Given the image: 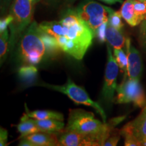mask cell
<instances>
[{
    "mask_svg": "<svg viewBox=\"0 0 146 146\" xmlns=\"http://www.w3.org/2000/svg\"><path fill=\"white\" fill-rule=\"evenodd\" d=\"M118 94L116 103L127 104L133 102L139 108L146 106V96L138 78L124 77V80L120 85L116 87Z\"/></svg>",
    "mask_w": 146,
    "mask_h": 146,
    "instance_id": "52a82bcc",
    "label": "cell"
},
{
    "mask_svg": "<svg viewBox=\"0 0 146 146\" xmlns=\"http://www.w3.org/2000/svg\"><path fill=\"white\" fill-rule=\"evenodd\" d=\"M33 0H14L10 10L13 21L10 24L11 49L15 44L18 36L30 25L33 14Z\"/></svg>",
    "mask_w": 146,
    "mask_h": 146,
    "instance_id": "277c9868",
    "label": "cell"
},
{
    "mask_svg": "<svg viewBox=\"0 0 146 146\" xmlns=\"http://www.w3.org/2000/svg\"><path fill=\"white\" fill-rule=\"evenodd\" d=\"M108 60L105 70L104 83L102 89V96L108 103H110L114 100V94L116 90V79L118 72V65L113 56L110 47L107 45Z\"/></svg>",
    "mask_w": 146,
    "mask_h": 146,
    "instance_id": "ba28073f",
    "label": "cell"
},
{
    "mask_svg": "<svg viewBox=\"0 0 146 146\" xmlns=\"http://www.w3.org/2000/svg\"><path fill=\"white\" fill-rule=\"evenodd\" d=\"M107 25L108 23H104L95 32L94 36L98 38L100 42H104L106 40V31Z\"/></svg>",
    "mask_w": 146,
    "mask_h": 146,
    "instance_id": "4316f807",
    "label": "cell"
},
{
    "mask_svg": "<svg viewBox=\"0 0 146 146\" xmlns=\"http://www.w3.org/2000/svg\"><path fill=\"white\" fill-rule=\"evenodd\" d=\"M18 146H36V145H35L34 143H33L32 142L29 141V140L27 139L26 138H24L21 141V143H20L19 145Z\"/></svg>",
    "mask_w": 146,
    "mask_h": 146,
    "instance_id": "4dcf8cb0",
    "label": "cell"
},
{
    "mask_svg": "<svg viewBox=\"0 0 146 146\" xmlns=\"http://www.w3.org/2000/svg\"><path fill=\"white\" fill-rule=\"evenodd\" d=\"M135 0H126L120 9V13L125 21L132 27L141 24L136 15L134 8Z\"/></svg>",
    "mask_w": 146,
    "mask_h": 146,
    "instance_id": "4fadbf2b",
    "label": "cell"
},
{
    "mask_svg": "<svg viewBox=\"0 0 146 146\" xmlns=\"http://www.w3.org/2000/svg\"><path fill=\"white\" fill-rule=\"evenodd\" d=\"M134 8L136 15L141 23V22L143 21L144 18H145L146 14L145 3L143 1H142V0H135Z\"/></svg>",
    "mask_w": 146,
    "mask_h": 146,
    "instance_id": "cb8c5ba5",
    "label": "cell"
},
{
    "mask_svg": "<svg viewBox=\"0 0 146 146\" xmlns=\"http://www.w3.org/2000/svg\"><path fill=\"white\" fill-rule=\"evenodd\" d=\"M33 4L35 5V3H36L37 2H39L40 0H33Z\"/></svg>",
    "mask_w": 146,
    "mask_h": 146,
    "instance_id": "836d02e7",
    "label": "cell"
},
{
    "mask_svg": "<svg viewBox=\"0 0 146 146\" xmlns=\"http://www.w3.org/2000/svg\"><path fill=\"white\" fill-rule=\"evenodd\" d=\"M46 56V49L41 38V29L33 22L22 36L19 45V57L24 63L35 65Z\"/></svg>",
    "mask_w": 146,
    "mask_h": 146,
    "instance_id": "7a4b0ae2",
    "label": "cell"
},
{
    "mask_svg": "<svg viewBox=\"0 0 146 146\" xmlns=\"http://www.w3.org/2000/svg\"><path fill=\"white\" fill-rule=\"evenodd\" d=\"M114 58L117 62L118 66L120 70L125 72V75H127V67H128V59L127 55L122 49H114Z\"/></svg>",
    "mask_w": 146,
    "mask_h": 146,
    "instance_id": "44dd1931",
    "label": "cell"
},
{
    "mask_svg": "<svg viewBox=\"0 0 146 146\" xmlns=\"http://www.w3.org/2000/svg\"><path fill=\"white\" fill-rule=\"evenodd\" d=\"M125 138V146H142L135 136L129 133H120Z\"/></svg>",
    "mask_w": 146,
    "mask_h": 146,
    "instance_id": "484cf974",
    "label": "cell"
},
{
    "mask_svg": "<svg viewBox=\"0 0 146 146\" xmlns=\"http://www.w3.org/2000/svg\"><path fill=\"white\" fill-rule=\"evenodd\" d=\"M9 35L8 29L4 32L1 33L0 36V58H1V64L4 62L8 52V47L9 42Z\"/></svg>",
    "mask_w": 146,
    "mask_h": 146,
    "instance_id": "7402d4cb",
    "label": "cell"
},
{
    "mask_svg": "<svg viewBox=\"0 0 146 146\" xmlns=\"http://www.w3.org/2000/svg\"><path fill=\"white\" fill-rule=\"evenodd\" d=\"M122 120L123 118H120L116 120H112V123H102L94 118V113L81 109L70 110L65 130L74 131L85 135L96 134L113 129L114 126Z\"/></svg>",
    "mask_w": 146,
    "mask_h": 146,
    "instance_id": "3957f363",
    "label": "cell"
},
{
    "mask_svg": "<svg viewBox=\"0 0 146 146\" xmlns=\"http://www.w3.org/2000/svg\"><path fill=\"white\" fill-rule=\"evenodd\" d=\"M24 138L36 146H53L59 143L56 133L39 132L33 133Z\"/></svg>",
    "mask_w": 146,
    "mask_h": 146,
    "instance_id": "8fae6325",
    "label": "cell"
},
{
    "mask_svg": "<svg viewBox=\"0 0 146 146\" xmlns=\"http://www.w3.org/2000/svg\"><path fill=\"white\" fill-rule=\"evenodd\" d=\"M100 1L106 3L108 4H113V3H115L116 2H121L122 0H100Z\"/></svg>",
    "mask_w": 146,
    "mask_h": 146,
    "instance_id": "1f68e13d",
    "label": "cell"
},
{
    "mask_svg": "<svg viewBox=\"0 0 146 146\" xmlns=\"http://www.w3.org/2000/svg\"><path fill=\"white\" fill-rule=\"evenodd\" d=\"M120 139V135L118 133L110 135L106 140L104 146H117L118 142Z\"/></svg>",
    "mask_w": 146,
    "mask_h": 146,
    "instance_id": "83f0119b",
    "label": "cell"
},
{
    "mask_svg": "<svg viewBox=\"0 0 146 146\" xmlns=\"http://www.w3.org/2000/svg\"><path fill=\"white\" fill-rule=\"evenodd\" d=\"M12 21H13V17L10 14V15L1 19L0 22V33H1L4 32L5 30H7L8 25H10Z\"/></svg>",
    "mask_w": 146,
    "mask_h": 146,
    "instance_id": "f1b7e54d",
    "label": "cell"
},
{
    "mask_svg": "<svg viewBox=\"0 0 146 146\" xmlns=\"http://www.w3.org/2000/svg\"><path fill=\"white\" fill-rule=\"evenodd\" d=\"M26 112L29 117L33 118L35 120H58L63 121V114L60 112H54L50 110H35L30 112L29 110L27 105L25 104Z\"/></svg>",
    "mask_w": 146,
    "mask_h": 146,
    "instance_id": "ac0fdd59",
    "label": "cell"
},
{
    "mask_svg": "<svg viewBox=\"0 0 146 146\" xmlns=\"http://www.w3.org/2000/svg\"><path fill=\"white\" fill-rule=\"evenodd\" d=\"M0 146H7L8 132L6 129L1 127L0 129Z\"/></svg>",
    "mask_w": 146,
    "mask_h": 146,
    "instance_id": "f546056e",
    "label": "cell"
},
{
    "mask_svg": "<svg viewBox=\"0 0 146 146\" xmlns=\"http://www.w3.org/2000/svg\"><path fill=\"white\" fill-rule=\"evenodd\" d=\"M62 1V0H47V1L50 3H58V2H60V1Z\"/></svg>",
    "mask_w": 146,
    "mask_h": 146,
    "instance_id": "d6a6232c",
    "label": "cell"
},
{
    "mask_svg": "<svg viewBox=\"0 0 146 146\" xmlns=\"http://www.w3.org/2000/svg\"><path fill=\"white\" fill-rule=\"evenodd\" d=\"M53 146H62V145H60V143H58V144H56V145H53Z\"/></svg>",
    "mask_w": 146,
    "mask_h": 146,
    "instance_id": "e575fe53",
    "label": "cell"
},
{
    "mask_svg": "<svg viewBox=\"0 0 146 146\" xmlns=\"http://www.w3.org/2000/svg\"><path fill=\"white\" fill-rule=\"evenodd\" d=\"M41 86L63 93L78 104H83L94 108L102 116L104 123H106V115L101 106L97 102L93 101L89 98L86 91L82 87L76 85L70 79V78H68L66 83L63 85H55L44 83L42 84Z\"/></svg>",
    "mask_w": 146,
    "mask_h": 146,
    "instance_id": "8992f818",
    "label": "cell"
},
{
    "mask_svg": "<svg viewBox=\"0 0 146 146\" xmlns=\"http://www.w3.org/2000/svg\"><path fill=\"white\" fill-rule=\"evenodd\" d=\"M126 47L128 59V67L127 75L125 77L129 78H138L139 79L143 70L141 58L139 52L134 46L131 45L129 38L126 39Z\"/></svg>",
    "mask_w": 146,
    "mask_h": 146,
    "instance_id": "9c48e42d",
    "label": "cell"
},
{
    "mask_svg": "<svg viewBox=\"0 0 146 146\" xmlns=\"http://www.w3.org/2000/svg\"><path fill=\"white\" fill-rule=\"evenodd\" d=\"M41 29V28H40ZM41 35L46 49V56H50L56 54L61 50L58 43L54 36L47 34L41 29Z\"/></svg>",
    "mask_w": 146,
    "mask_h": 146,
    "instance_id": "d6986e66",
    "label": "cell"
},
{
    "mask_svg": "<svg viewBox=\"0 0 146 146\" xmlns=\"http://www.w3.org/2000/svg\"><path fill=\"white\" fill-rule=\"evenodd\" d=\"M106 38L110 45L114 49H122L126 43V39L122 31L114 28L109 25L108 22L106 31Z\"/></svg>",
    "mask_w": 146,
    "mask_h": 146,
    "instance_id": "7c38bea8",
    "label": "cell"
},
{
    "mask_svg": "<svg viewBox=\"0 0 146 146\" xmlns=\"http://www.w3.org/2000/svg\"><path fill=\"white\" fill-rule=\"evenodd\" d=\"M18 75L25 83H34L37 77V69L34 65L24 66L18 70Z\"/></svg>",
    "mask_w": 146,
    "mask_h": 146,
    "instance_id": "ffe728a7",
    "label": "cell"
},
{
    "mask_svg": "<svg viewBox=\"0 0 146 146\" xmlns=\"http://www.w3.org/2000/svg\"><path fill=\"white\" fill-rule=\"evenodd\" d=\"M142 1H143L145 2L146 5V0H142ZM139 40L140 44H141V47L146 49V14L145 18L141 22V26H140Z\"/></svg>",
    "mask_w": 146,
    "mask_h": 146,
    "instance_id": "d4e9b609",
    "label": "cell"
},
{
    "mask_svg": "<svg viewBox=\"0 0 146 146\" xmlns=\"http://www.w3.org/2000/svg\"><path fill=\"white\" fill-rule=\"evenodd\" d=\"M112 129L96 134L86 135L80 146H104L107 138L110 135Z\"/></svg>",
    "mask_w": 146,
    "mask_h": 146,
    "instance_id": "e0dca14e",
    "label": "cell"
},
{
    "mask_svg": "<svg viewBox=\"0 0 146 146\" xmlns=\"http://www.w3.org/2000/svg\"><path fill=\"white\" fill-rule=\"evenodd\" d=\"M120 133H131L142 146H146V106L138 117L126 125Z\"/></svg>",
    "mask_w": 146,
    "mask_h": 146,
    "instance_id": "30bf717a",
    "label": "cell"
},
{
    "mask_svg": "<svg viewBox=\"0 0 146 146\" xmlns=\"http://www.w3.org/2000/svg\"><path fill=\"white\" fill-rule=\"evenodd\" d=\"M18 132L21 133V137H26L33 133L41 132L39 127L35 123V120L31 119L27 114H23L21 118V122L17 125Z\"/></svg>",
    "mask_w": 146,
    "mask_h": 146,
    "instance_id": "5bb4252c",
    "label": "cell"
},
{
    "mask_svg": "<svg viewBox=\"0 0 146 146\" xmlns=\"http://www.w3.org/2000/svg\"><path fill=\"white\" fill-rule=\"evenodd\" d=\"M35 123L41 132L57 133L61 132L64 127L63 121L58 120H35Z\"/></svg>",
    "mask_w": 146,
    "mask_h": 146,
    "instance_id": "9a60e30c",
    "label": "cell"
},
{
    "mask_svg": "<svg viewBox=\"0 0 146 146\" xmlns=\"http://www.w3.org/2000/svg\"><path fill=\"white\" fill-rule=\"evenodd\" d=\"M113 10L91 0H85L76 9L78 16L91 29L94 35L97 29L108 22L109 14Z\"/></svg>",
    "mask_w": 146,
    "mask_h": 146,
    "instance_id": "5b68a950",
    "label": "cell"
},
{
    "mask_svg": "<svg viewBox=\"0 0 146 146\" xmlns=\"http://www.w3.org/2000/svg\"><path fill=\"white\" fill-rule=\"evenodd\" d=\"M85 136L76 131L64 130L58 140L62 146H80Z\"/></svg>",
    "mask_w": 146,
    "mask_h": 146,
    "instance_id": "2e32d148",
    "label": "cell"
},
{
    "mask_svg": "<svg viewBox=\"0 0 146 146\" xmlns=\"http://www.w3.org/2000/svg\"><path fill=\"white\" fill-rule=\"evenodd\" d=\"M122 16L120 12H112L109 14L108 24L114 28L118 30L122 31V29L124 26L123 21H122Z\"/></svg>",
    "mask_w": 146,
    "mask_h": 146,
    "instance_id": "603a6c76",
    "label": "cell"
},
{
    "mask_svg": "<svg viewBox=\"0 0 146 146\" xmlns=\"http://www.w3.org/2000/svg\"><path fill=\"white\" fill-rule=\"evenodd\" d=\"M39 27L57 40L61 50L76 60L83 58L94 36L76 11L68 10L60 21L43 22Z\"/></svg>",
    "mask_w": 146,
    "mask_h": 146,
    "instance_id": "6da1fadb",
    "label": "cell"
}]
</instances>
